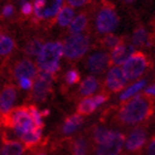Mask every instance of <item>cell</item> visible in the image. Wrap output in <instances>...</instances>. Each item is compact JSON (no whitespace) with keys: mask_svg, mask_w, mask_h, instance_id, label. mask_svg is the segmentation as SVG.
<instances>
[{"mask_svg":"<svg viewBox=\"0 0 155 155\" xmlns=\"http://www.w3.org/2000/svg\"><path fill=\"white\" fill-rule=\"evenodd\" d=\"M155 111L154 97L144 94H136L130 101H124L116 112V120L125 126L137 125L150 119Z\"/></svg>","mask_w":155,"mask_h":155,"instance_id":"obj_1","label":"cell"},{"mask_svg":"<svg viewBox=\"0 0 155 155\" xmlns=\"http://www.w3.org/2000/svg\"><path fill=\"white\" fill-rule=\"evenodd\" d=\"M63 55V43L53 41L45 43L42 50L37 57L39 71H45L54 77L60 70L59 60Z\"/></svg>","mask_w":155,"mask_h":155,"instance_id":"obj_2","label":"cell"},{"mask_svg":"<svg viewBox=\"0 0 155 155\" xmlns=\"http://www.w3.org/2000/svg\"><path fill=\"white\" fill-rule=\"evenodd\" d=\"M120 22L119 16L114 9L113 3L102 2V7L99 10L95 20V26L99 33H111L117 28Z\"/></svg>","mask_w":155,"mask_h":155,"instance_id":"obj_3","label":"cell"},{"mask_svg":"<svg viewBox=\"0 0 155 155\" xmlns=\"http://www.w3.org/2000/svg\"><path fill=\"white\" fill-rule=\"evenodd\" d=\"M90 48V38L87 35H71L63 43V55L68 60L75 61L82 58Z\"/></svg>","mask_w":155,"mask_h":155,"instance_id":"obj_4","label":"cell"},{"mask_svg":"<svg viewBox=\"0 0 155 155\" xmlns=\"http://www.w3.org/2000/svg\"><path fill=\"white\" fill-rule=\"evenodd\" d=\"M149 65V58L144 52L134 51V53L123 63V74L126 80H136L146 71Z\"/></svg>","mask_w":155,"mask_h":155,"instance_id":"obj_5","label":"cell"},{"mask_svg":"<svg viewBox=\"0 0 155 155\" xmlns=\"http://www.w3.org/2000/svg\"><path fill=\"white\" fill-rule=\"evenodd\" d=\"M52 81L53 75L45 71H39L33 81L31 89V97L36 102H45L52 92Z\"/></svg>","mask_w":155,"mask_h":155,"instance_id":"obj_6","label":"cell"},{"mask_svg":"<svg viewBox=\"0 0 155 155\" xmlns=\"http://www.w3.org/2000/svg\"><path fill=\"white\" fill-rule=\"evenodd\" d=\"M11 73H12V77L17 80L22 79V78H28V79L35 80L38 74V68L31 60L22 59L13 64Z\"/></svg>","mask_w":155,"mask_h":155,"instance_id":"obj_7","label":"cell"},{"mask_svg":"<svg viewBox=\"0 0 155 155\" xmlns=\"http://www.w3.org/2000/svg\"><path fill=\"white\" fill-rule=\"evenodd\" d=\"M110 67V55L107 52H95L89 57L87 68L92 74H101Z\"/></svg>","mask_w":155,"mask_h":155,"instance_id":"obj_8","label":"cell"},{"mask_svg":"<svg viewBox=\"0 0 155 155\" xmlns=\"http://www.w3.org/2000/svg\"><path fill=\"white\" fill-rule=\"evenodd\" d=\"M146 137H147V133L144 127H135L134 130L131 131L129 134L127 139L125 141V147L127 152L136 153L140 150L143 149V146L146 142Z\"/></svg>","mask_w":155,"mask_h":155,"instance_id":"obj_9","label":"cell"},{"mask_svg":"<svg viewBox=\"0 0 155 155\" xmlns=\"http://www.w3.org/2000/svg\"><path fill=\"white\" fill-rule=\"evenodd\" d=\"M125 143V135L121 132H117L114 139H112L110 142L97 145L95 153L97 155H120L122 152V149Z\"/></svg>","mask_w":155,"mask_h":155,"instance_id":"obj_10","label":"cell"},{"mask_svg":"<svg viewBox=\"0 0 155 155\" xmlns=\"http://www.w3.org/2000/svg\"><path fill=\"white\" fill-rule=\"evenodd\" d=\"M127 80L123 74L122 69L119 67H114L107 72V78H105V85L111 92H121V91L126 87Z\"/></svg>","mask_w":155,"mask_h":155,"instance_id":"obj_11","label":"cell"},{"mask_svg":"<svg viewBox=\"0 0 155 155\" xmlns=\"http://www.w3.org/2000/svg\"><path fill=\"white\" fill-rule=\"evenodd\" d=\"M17 99V89L13 84H7L0 91V114H7L12 110Z\"/></svg>","mask_w":155,"mask_h":155,"instance_id":"obj_12","label":"cell"},{"mask_svg":"<svg viewBox=\"0 0 155 155\" xmlns=\"http://www.w3.org/2000/svg\"><path fill=\"white\" fill-rule=\"evenodd\" d=\"M134 53V47L132 45H126L123 40L119 45L111 51L110 54V65H120L124 63L131 55Z\"/></svg>","mask_w":155,"mask_h":155,"instance_id":"obj_13","label":"cell"},{"mask_svg":"<svg viewBox=\"0 0 155 155\" xmlns=\"http://www.w3.org/2000/svg\"><path fill=\"white\" fill-rule=\"evenodd\" d=\"M116 133L117 131H113V130H110L104 126H97L93 130L92 137L97 145H102V144H105V143L110 142L112 139H114Z\"/></svg>","mask_w":155,"mask_h":155,"instance_id":"obj_14","label":"cell"},{"mask_svg":"<svg viewBox=\"0 0 155 155\" xmlns=\"http://www.w3.org/2000/svg\"><path fill=\"white\" fill-rule=\"evenodd\" d=\"M154 39L151 37L145 28L140 27L137 29H135V31L133 32L132 37V43L133 47H151L153 43Z\"/></svg>","mask_w":155,"mask_h":155,"instance_id":"obj_15","label":"cell"},{"mask_svg":"<svg viewBox=\"0 0 155 155\" xmlns=\"http://www.w3.org/2000/svg\"><path fill=\"white\" fill-rule=\"evenodd\" d=\"M99 80L93 75H89L83 80V82L80 84L79 87V94L82 97H89L91 94H93L95 91L99 89Z\"/></svg>","mask_w":155,"mask_h":155,"instance_id":"obj_16","label":"cell"},{"mask_svg":"<svg viewBox=\"0 0 155 155\" xmlns=\"http://www.w3.org/2000/svg\"><path fill=\"white\" fill-rule=\"evenodd\" d=\"M84 122L83 116L80 115V114H72V115L68 116L67 119L64 120V123L62 125V132L64 134H71L74 131H77L79 127H80Z\"/></svg>","mask_w":155,"mask_h":155,"instance_id":"obj_17","label":"cell"},{"mask_svg":"<svg viewBox=\"0 0 155 155\" xmlns=\"http://www.w3.org/2000/svg\"><path fill=\"white\" fill-rule=\"evenodd\" d=\"M23 152H25V146L21 142L17 140L5 141L2 149L0 151V155H22Z\"/></svg>","mask_w":155,"mask_h":155,"instance_id":"obj_18","label":"cell"},{"mask_svg":"<svg viewBox=\"0 0 155 155\" xmlns=\"http://www.w3.org/2000/svg\"><path fill=\"white\" fill-rule=\"evenodd\" d=\"M89 23V18L85 13H80L69 25V32L71 35H80Z\"/></svg>","mask_w":155,"mask_h":155,"instance_id":"obj_19","label":"cell"},{"mask_svg":"<svg viewBox=\"0 0 155 155\" xmlns=\"http://www.w3.org/2000/svg\"><path fill=\"white\" fill-rule=\"evenodd\" d=\"M73 17H74V10H73V8L70 7L69 5H65L64 7H62V9L58 13V16H57L54 21L58 23L59 26L67 27L71 23V21L73 20Z\"/></svg>","mask_w":155,"mask_h":155,"instance_id":"obj_20","label":"cell"},{"mask_svg":"<svg viewBox=\"0 0 155 155\" xmlns=\"http://www.w3.org/2000/svg\"><path fill=\"white\" fill-rule=\"evenodd\" d=\"M90 144L84 136H79L71 143L72 155H87Z\"/></svg>","mask_w":155,"mask_h":155,"instance_id":"obj_21","label":"cell"},{"mask_svg":"<svg viewBox=\"0 0 155 155\" xmlns=\"http://www.w3.org/2000/svg\"><path fill=\"white\" fill-rule=\"evenodd\" d=\"M42 136V130L41 129H36L31 131V132L26 133L25 135L20 137V142L22 143L25 147H32V146L37 145Z\"/></svg>","mask_w":155,"mask_h":155,"instance_id":"obj_22","label":"cell"},{"mask_svg":"<svg viewBox=\"0 0 155 155\" xmlns=\"http://www.w3.org/2000/svg\"><path fill=\"white\" fill-rule=\"evenodd\" d=\"M16 48V43L11 37L1 35L0 36V55L1 57H7Z\"/></svg>","mask_w":155,"mask_h":155,"instance_id":"obj_23","label":"cell"},{"mask_svg":"<svg viewBox=\"0 0 155 155\" xmlns=\"http://www.w3.org/2000/svg\"><path fill=\"white\" fill-rule=\"evenodd\" d=\"M43 45H45V43H43L42 39H32L25 47V53L27 55H30V57H38L40 51L43 48Z\"/></svg>","mask_w":155,"mask_h":155,"instance_id":"obj_24","label":"cell"},{"mask_svg":"<svg viewBox=\"0 0 155 155\" xmlns=\"http://www.w3.org/2000/svg\"><path fill=\"white\" fill-rule=\"evenodd\" d=\"M97 109L95 104H94L93 97H85L78 104V114L80 115H89V114L93 113L94 110Z\"/></svg>","mask_w":155,"mask_h":155,"instance_id":"obj_25","label":"cell"},{"mask_svg":"<svg viewBox=\"0 0 155 155\" xmlns=\"http://www.w3.org/2000/svg\"><path fill=\"white\" fill-rule=\"evenodd\" d=\"M145 83H146L145 80H140V81H137V82H135V83L132 84L131 87H129L122 94H121L120 99H121L122 101H125V100H127V99H130V97H135L136 93L140 92V91L144 87Z\"/></svg>","mask_w":155,"mask_h":155,"instance_id":"obj_26","label":"cell"},{"mask_svg":"<svg viewBox=\"0 0 155 155\" xmlns=\"http://www.w3.org/2000/svg\"><path fill=\"white\" fill-rule=\"evenodd\" d=\"M122 41V38H120V37L115 36V35H112V33H109V35L104 36L103 38L101 39V45H102L103 48L112 49L113 50L116 45H119Z\"/></svg>","mask_w":155,"mask_h":155,"instance_id":"obj_27","label":"cell"},{"mask_svg":"<svg viewBox=\"0 0 155 155\" xmlns=\"http://www.w3.org/2000/svg\"><path fill=\"white\" fill-rule=\"evenodd\" d=\"M28 110H29V113L32 117L33 122L36 124V126L38 129H43V122H42V116L40 114V111L38 110V107L36 105H32V104H30L28 105Z\"/></svg>","mask_w":155,"mask_h":155,"instance_id":"obj_28","label":"cell"},{"mask_svg":"<svg viewBox=\"0 0 155 155\" xmlns=\"http://www.w3.org/2000/svg\"><path fill=\"white\" fill-rule=\"evenodd\" d=\"M79 81H80V73L78 70L75 69H72V70H69L67 72V74H65V82L70 85L72 84H77L79 83Z\"/></svg>","mask_w":155,"mask_h":155,"instance_id":"obj_29","label":"cell"},{"mask_svg":"<svg viewBox=\"0 0 155 155\" xmlns=\"http://www.w3.org/2000/svg\"><path fill=\"white\" fill-rule=\"evenodd\" d=\"M18 83H19V87L23 90H30V89H32L33 80L28 79V78H22V79L18 80Z\"/></svg>","mask_w":155,"mask_h":155,"instance_id":"obj_30","label":"cell"},{"mask_svg":"<svg viewBox=\"0 0 155 155\" xmlns=\"http://www.w3.org/2000/svg\"><path fill=\"white\" fill-rule=\"evenodd\" d=\"M33 12V5L31 2H23L21 6V13L25 17L31 16Z\"/></svg>","mask_w":155,"mask_h":155,"instance_id":"obj_31","label":"cell"},{"mask_svg":"<svg viewBox=\"0 0 155 155\" xmlns=\"http://www.w3.org/2000/svg\"><path fill=\"white\" fill-rule=\"evenodd\" d=\"M15 12V7L12 5H6V6L2 8V11H1V17L2 18H9L11 17Z\"/></svg>","mask_w":155,"mask_h":155,"instance_id":"obj_32","label":"cell"},{"mask_svg":"<svg viewBox=\"0 0 155 155\" xmlns=\"http://www.w3.org/2000/svg\"><path fill=\"white\" fill-rule=\"evenodd\" d=\"M109 100V95H104V94H97V97H93V101H94V104H95V107H100L104 102H107Z\"/></svg>","mask_w":155,"mask_h":155,"instance_id":"obj_33","label":"cell"},{"mask_svg":"<svg viewBox=\"0 0 155 155\" xmlns=\"http://www.w3.org/2000/svg\"><path fill=\"white\" fill-rule=\"evenodd\" d=\"M145 155H155V136H153L146 147Z\"/></svg>","mask_w":155,"mask_h":155,"instance_id":"obj_34","label":"cell"},{"mask_svg":"<svg viewBox=\"0 0 155 155\" xmlns=\"http://www.w3.org/2000/svg\"><path fill=\"white\" fill-rule=\"evenodd\" d=\"M85 3H87V1H84V0H80V1L70 0V1H68V5L70 7H80V6H83V5H85Z\"/></svg>","mask_w":155,"mask_h":155,"instance_id":"obj_35","label":"cell"},{"mask_svg":"<svg viewBox=\"0 0 155 155\" xmlns=\"http://www.w3.org/2000/svg\"><path fill=\"white\" fill-rule=\"evenodd\" d=\"M145 94L146 95H150V97H155V84L150 85V87L146 89Z\"/></svg>","mask_w":155,"mask_h":155,"instance_id":"obj_36","label":"cell"},{"mask_svg":"<svg viewBox=\"0 0 155 155\" xmlns=\"http://www.w3.org/2000/svg\"><path fill=\"white\" fill-rule=\"evenodd\" d=\"M40 114H41L42 117H43V116H48L49 114H50V110H49V109H45V110L40 111Z\"/></svg>","mask_w":155,"mask_h":155,"instance_id":"obj_37","label":"cell"},{"mask_svg":"<svg viewBox=\"0 0 155 155\" xmlns=\"http://www.w3.org/2000/svg\"><path fill=\"white\" fill-rule=\"evenodd\" d=\"M40 155H43V154H40Z\"/></svg>","mask_w":155,"mask_h":155,"instance_id":"obj_38","label":"cell"},{"mask_svg":"<svg viewBox=\"0 0 155 155\" xmlns=\"http://www.w3.org/2000/svg\"><path fill=\"white\" fill-rule=\"evenodd\" d=\"M0 125H1V123H0Z\"/></svg>","mask_w":155,"mask_h":155,"instance_id":"obj_39","label":"cell"}]
</instances>
